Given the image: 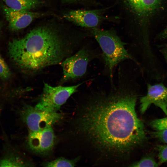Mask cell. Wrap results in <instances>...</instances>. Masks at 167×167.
Wrapping results in <instances>:
<instances>
[{
    "mask_svg": "<svg viewBox=\"0 0 167 167\" xmlns=\"http://www.w3.org/2000/svg\"><path fill=\"white\" fill-rule=\"evenodd\" d=\"M93 35L101 50V56L110 84L114 83L113 71L118 65L126 61H132L138 65L137 61L128 52L123 42L113 31L93 29Z\"/></svg>",
    "mask_w": 167,
    "mask_h": 167,
    "instance_id": "3",
    "label": "cell"
},
{
    "mask_svg": "<svg viewBox=\"0 0 167 167\" xmlns=\"http://www.w3.org/2000/svg\"><path fill=\"white\" fill-rule=\"evenodd\" d=\"M63 17L78 25L88 28L97 26L101 19L100 11L97 10H73L65 14Z\"/></svg>",
    "mask_w": 167,
    "mask_h": 167,
    "instance_id": "10",
    "label": "cell"
},
{
    "mask_svg": "<svg viewBox=\"0 0 167 167\" xmlns=\"http://www.w3.org/2000/svg\"><path fill=\"white\" fill-rule=\"evenodd\" d=\"M131 6L139 14L147 15L154 11L161 0H126Z\"/></svg>",
    "mask_w": 167,
    "mask_h": 167,
    "instance_id": "11",
    "label": "cell"
},
{
    "mask_svg": "<svg viewBox=\"0 0 167 167\" xmlns=\"http://www.w3.org/2000/svg\"><path fill=\"white\" fill-rule=\"evenodd\" d=\"M3 1L7 7L17 11H29L41 5L40 0H1Z\"/></svg>",
    "mask_w": 167,
    "mask_h": 167,
    "instance_id": "12",
    "label": "cell"
},
{
    "mask_svg": "<svg viewBox=\"0 0 167 167\" xmlns=\"http://www.w3.org/2000/svg\"><path fill=\"white\" fill-rule=\"evenodd\" d=\"M97 51L84 47L62 63L63 78L65 80L75 79L84 75L90 62L99 56Z\"/></svg>",
    "mask_w": 167,
    "mask_h": 167,
    "instance_id": "5",
    "label": "cell"
},
{
    "mask_svg": "<svg viewBox=\"0 0 167 167\" xmlns=\"http://www.w3.org/2000/svg\"><path fill=\"white\" fill-rule=\"evenodd\" d=\"M20 113L22 120L30 132L37 131L48 125L52 126L62 118V114L58 112L41 110L27 105L24 106Z\"/></svg>",
    "mask_w": 167,
    "mask_h": 167,
    "instance_id": "6",
    "label": "cell"
},
{
    "mask_svg": "<svg viewBox=\"0 0 167 167\" xmlns=\"http://www.w3.org/2000/svg\"><path fill=\"white\" fill-rule=\"evenodd\" d=\"M159 163H157L152 157H145L139 161L134 163L130 166L131 167H157L159 165Z\"/></svg>",
    "mask_w": 167,
    "mask_h": 167,
    "instance_id": "15",
    "label": "cell"
},
{
    "mask_svg": "<svg viewBox=\"0 0 167 167\" xmlns=\"http://www.w3.org/2000/svg\"><path fill=\"white\" fill-rule=\"evenodd\" d=\"M66 1H67L68 2H74L77 1H79V0H65Z\"/></svg>",
    "mask_w": 167,
    "mask_h": 167,
    "instance_id": "22",
    "label": "cell"
},
{
    "mask_svg": "<svg viewBox=\"0 0 167 167\" xmlns=\"http://www.w3.org/2000/svg\"><path fill=\"white\" fill-rule=\"evenodd\" d=\"M75 160H69L61 157L54 160L46 162L43 166L48 167H74L76 165Z\"/></svg>",
    "mask_w": 167,
    "mask_h": 167,
    "instance_id": "14",
    "label": "cell"
},
{
    "mask_svg": "<svg viewBox=\"0 0 167 167\" xmlns=\"http://www.w3.org/2000/svg\"><path fill=\"white\" fill-rule=\"evenodd\" d=\"M132 79L129 72L119 71L110 88H97L88 93L77 130L104 153L126 154L146 139L144 125L135 111L137 97Z\"/></svg>",
    "mask_w": 167,
    "mask_h": 167,
    "instance_id": "1",
    "label": "cell"
},
{
    "mask_svg": "<svg viewBox=\"0 0 167 167\" xmlns=\"http://www.w3.org/2000/svg\"><path fill=\"white\" fill-rule=\"evenodd\" d=\"M8 50L17 66L32 71L60 63L64 55L62 39L55 30L47 26L38 27L23 37L12 40Z\"/></svg>",
    "mask_w": 167,
    "mask_h": 167,
    "instance_id": "2",
    "label": "cell"
},
{
    "mask_svg": "<svg viewBox=\"0 0 167 167\" xmlns=\"http://www.w3.org/2000/svg\"><path fill=\"white\" fill-rule=\"evenodd\" d=\"M160 51L167 64V47L165 46V47L162 49Z\"/></svg>",
    "mask_w": 167,
    "mask_h": 167,
    "instance_id": "21",
    "label": "cell"
},
{
    "mask_svg": "<svg viewBox=\"0 0 167 167\" xmlns=\"http://www.w3.org/2000/svg\"><path fill=\"white\" fill-rule=\"evenodd\" d=\"M11 75L9 68L0 54V78L3 79H7Z\"/></svg>",
    "mask_w": 167,
    "mask_h": 167,
    "instance_id": "17",
    "label": "cell"
},
{
    "mask_svg": "<svg viewBox=\"0 0 167 167\" xmlns=\"http://www.w3.org/2000/svg\"><path fill=\"white\" fill-rule=\"evenodd\" d=\"M30 165L20 156L10 154L0 160V167H26Z\"/></svg>",
    "mask_w": 167,
    "mask_h": 167,
    "instance_id": "13",
    "label": "cell"
},
{
    "mask_svg": "<svg viewBox=\"0 0 167 167\" xmlns=\"http://www.w3.org/2000/svg\"><path fill=\"white\" fill-rule=\"evenodd\" d=\"M2 9L8 22L9 28L13 31H17L27 27L40 15L39 13L29 11L14 10L5 5L2 6Z\"/></svg>",
    "mask_w": 167,
    "mask_h": 167,
    "instance_id": "9",
    "label": "cell"
},
{
    "mask_svg": "<svg viewBox=\"0 0 167 167\" xmlns=\"http://www.w3.org/2000/svg\"><path fill=\"white\" fill-rule=\"evenodd\" d=\"M123 65H125V64H123Z\"/></svg>",
    "mask_w": 167,
    "mask_h": 167,
    "instance_id": "24",
    "label": "cell"
},
{
    "mask_svg": "<svg viewBox=\"0 0 167 167\" xmlns=\"http://www.w3.org/2000/svg\"><path fill=\"white\" fill-rule=\"evenodd\" d=\"M1 29V24H0V31Z\"/></svg>",
    "mask_w": 167,
    "mask_h": 167,
    "instance_id": "23",
    "label": "cell"
},
{
    "mask_svg": "<svg viewBox=\"0 0 167 167\" xmlns=\"http://www.w3.org/2000/svg\"><path fill=\"white\" fill-rule=\"evenodd\" d=\"M55 136L52 125L40 131L30 132L27 139L29 149L36 154L46 155L50 153L54 145Z\"/></svg>",
    "mask_w": 167,
    "mask_h": 167,
    "instance_id": "7",
    "label": "cell"
},
{
    "mask_svg": "<svg viewBox=\"0 0 167 167\" xmlns=\"http://www.w3.org/2000/svg\"><path fill=\"white\" fill-rule=\"evenodd\" d=\"M153 137L160 141L167 144V129L155 131L151 132Z\"/></svg>",
    "mask_w": 167,
    "mask_h": 167,
    "instance_id": "19",
    "label": "cell"
},
{
    "mask_svg": "<svg viewBox=\"0 0 167 167\" xmlns=\"http://www.w3.org/2000/svg\"><path fill=\"white\" fill-rule=\"evenodd\" d=\"M166 46V47H167V45H166V46Z\"/></svg>",
    "mask_w": 167,
    "mask_h": 167,
    "instance_id": "25",
    "label": "cell"
},
{
    "mask_svg": "<svg viewBox=\"0 0 167 167\" xmlns=\"http://www.w3.org/2000/svg\"><path fill=\"white\" fill-rule=\"evenodd\" d=\"M159 163L161 164L167 162V144L157 146Z\"/></svg>",
    "mask_w": 167,
    "mask_h": 167,
    "instance_id": "18",
    "label": "cell"
},
{
    "mask_svg": "<svg viewBox=\"0 0 167 167\" xmlns=\"http://www.w3.org/2000/svg\"><path fill=\"white\" fill-rule=\"evenodd\" d=\"M159 37L162 39H167V27L160 33Z\"/></svg>",
    "mask_w": 167,
    "mask_h": 167,
    "instance_id": "20",
    "label": "cell"
},
{
    "mask_svg": "<svg viewBox=\"0 0 167 167\" xmlns=\"http://www.w3.org/2000/svg\"><path fill=\"white\" fill-rule=\"evenodd\" d=\"M83 83L66 87H53L45 83L40 100L35 107L41 110L58 112Z\"/></svg>",
    "mask_w": 167,
    "mask_h": 167,
    "instance_id": "4",
    "label": "cell"
},
{
    "mask_svg": "<svg viewBox=\"0 0 167 167\" xmlns=\"http://www.w3.org/2000/svg\"><path fill=\"white\" fill-rule=\"evenodd\" d=\"M140 102L142 114L153 104L160 108L167 115V87L162 83L148 84L147 93L141 98Z\"/></svg>",
    "mask_w": 167,
    "mask_h": 167,
    "instance_id": "8",
    "label": "cell"
},
{
    "mask_svg": "<svg viewBox=\"0 0 167 167\" xmlns=\"http://www.w3.org/2000/svg\"><path fill=\"white\" fill-rule=\"evenodd\" d=\"M149 125L155 131L167 129V117L152 120L149 122Z\"/></svg>",
    "mask_w": 167,
    "mask_h": 167,
    "instance_id": "16",
    "label": "cell"
}]
</instances>
